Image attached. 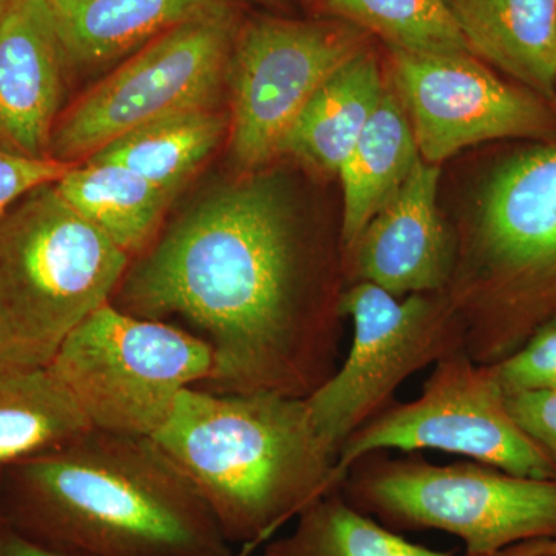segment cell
Here are the masks:
<instances>
[{
  "instance_id": "cell-1",
  "label": "cell",
  "mask_w": 556,
  "mask_h": 556,
  "mask_svg": "<svg viewBox=\"0 0 556 556\" xmlns=\"http://www.w3.org/2000/svg\"><path fill=\"white\" fill-rule=\"evenodd\" d=\"M283 181L254 174L212 190L131 260L116 308L181 318L206 340L204 390L306 399L340 365V298Z\"/></svg>"
},
{
  "instance_id": "cell-2",
  "label": "cell",
  "mask_w": 556,
  "mask_h": 556,
  "mask_svg": "<svg viewBox=\"0 0 556 556\" xmlns=\"http://www.w3.org/2000/svg\"><path fill=\"white\" fill-rule=\"evenodd\" d=\"M2 521L89 556H229L206 504L152 438L84 431L5 468Z\"/></svg>"
},
{
  "instance_id": "cell-3",
  "label": "cell",
  "mask_w": 556,
  "mask_h": 556,
  "mask_svg": "<svg viewBox=\"0 0 556 556\" xmlns=\"http://www.w3.org/2000/svg\"><path fill=\"white\" fill-rule=\"evenodd\" d=\"M153 439L230 544L255 546L340 490L338 456L314 426L306 399L188 388Z\"/></svg>"
},
{
  "instance_id": "cell-4",
  "label": "cell",
  "mask_w": 556,
  "mask_h": 556,
  "mask_svg": "<svg viewBox=\"0 0 556 556\" xmlns=\"http://www.w3.org/2000/svg\"><path fill=\"white\" fill-rule=\"evenodd\" d=\"M448 288L464 350L481 365L500 364L556 314V144L493 172Z\"/></svg>"
},
{
  "instance_id": "cell-5",
  "label": "cell",
  "mask_w": 556,
  "mask_h": 556,
  "mask_svg": "<svg viewBox=\"0 0 556 556\" xmlns=\"http://www.w3.org/2000/svg\"><path fill=\"white\" fill-rule=\"evenodd\" d=\"M131 257L40 186L0 217V362L49 367L64 340L109 305Z\"/></svg>"
},
{
  "instance_id": "cell-6",
  "label": "cell",
  "mask_w": 556,
  "mask_h": 556,
  "mask_svg": "<svg viewBox=\"0 0 556 556\" xmlns=\"http://www.w3.org/2000/svg\"><path fill=\"white\" fill-rule=\"evenodd\" d=\"M340 493L394 532L439 530L459 538L467 555L497 556L556 538V479L517 477L484 464L437 466L371 453L348 468Z\"/></svg>"
},
{
  "instance_id": "cell-7",
  "label": "cell",
  "mask_w": 556,
  "mask_h": 556,
  "mask_svg": "<svg viewBox=\"0 0 556 556\" xmlns=\"http://www.w3.org/2000/svg\"><path fill=\"white\" fill-rule=\"evenodd\" d=\"M49 368L91 428L153 439L179 394L211 379L214 353L193 332L109 303L64 340Z\"/></svg>"
},
{
  "instance_id": "cell-8",
  "label": "cell",
  "mask_w": 556,
  "mask_h": 556,
  "mask_svg": "<svg viewBox=\"0 0 556 556\" xmlns=\"http://www.w3.org/2000/svg\"><path fill=\"white\" fill-rule=\"evenodd\" d=\"M239 28V11H232L153 39L62 113L50 159L79 164L152 121L217 108Z\"/></svg>"
},
{
  "instance_id": "cell-9",
  "label": "cell",
  "mask_w": 556,
  "mask_h": 556,
  "mask_svg": "<svg viewBox=\"0 0 556 556\" xmlns=\"http://www.w3.org/2000/svg\"><path fill=\"white\" fill-rule=\"evenodd\" d=\"M387 450H438L517 477L556 479L554 460L508 412L492 365L477 364L464 348L434 364L419 397L388 405L346 439L336 459L339 484L358 459Z\"/></svg>"
},
{
  "instance_id": "cell-10",
  "label": "cell",
  "mask_w": 556,
  "mask_h": 556,
  "mask_svg": "<svg viewBox=\"0 0 556 556\" xmlns=\"http://www.w3.org/2000/svg\"><path fill=\"white\" fill-rule=\"evenodd\" d=\"M439 294L396 298L367 281L343 291L340 314L353 325L350 350L306 397L314 426L336 456L357 428L390 405L405 379L464 348L452 302Z\"/></svg>"
},
{
  "instance_id": "cell-11",
  "label": "cell",
  "mask_w": 556,
  "mask_h": 556,
  "mask_svg": "<svg viewBox=\"0 0 556 556\" xmlns=\"http://www.w3.org/2000/svg\"><path fill=\"white\" fill-rule=\"evenodd\" d=\"M364 49V30L350 22L257 17L239 28L228 68L237 167L251 172L280 156L288 131L321 84Z\"/></svg>"
},
{
  "instance_id": "cell-12",
  "label": "cell",
  "mask_w": 556,
  "mask_h": 556,
  "mask_svg": "<svg viewBox=\"0 0 556 556\" xmlns=\"http://www.w3.org/2000/svg\"><path fill=\"white\" fill-rule=\"evenodd\" d=\"M399 97L420 159L441 164L460 150L503 138H546L551 109L530 91L508 86L468 53L424 54L391 49Z\"/></svg>"
},
{
  "instance_id": "cell-13",
  "label": "cell",
  "mask_w": 556,
  "mask_h": 556,
  "mask_svg": "<svg viewBox=\"0 0 556 556\" xmlns=\"http://www.w3.org/2000/svg\"><path fill=\"white\" fill-rule=\"evenodd\" d=\"M441 167L420 160L407 181L351 248L354 283L396 298L434 294L452 283L456 254L438 211Z\"/></svg>"
},
{
  "instance_id": "cell-14",
  "label": "cell",
  "mask_w": 556,
  "mask_h": 556,
  "mask_svg": "<svg viewBox=\"0 0 556 556\" xmlns=\"http://www.w3.org/2000/svg\"><path fill=\"white\" fill-rule=\"evenodd\" d=\"M65 73L47 0H13L0 25V148L50 159Z\"/></svg>"
},
{
  "instance_id": "cell-15",
  "label": "cell",
  "mask_w": 556,
  "mask_h": 556,
  "mask_svg": "<svg viewBox=\"0 0 556 556\" xmlns=\"http://www.w3.org/2000/svg\"><path fill=\"white\" fill-rule=\"evenodd\" d=\"M67 73H87L137 53L188 22L232 13L237 0H47Z\"/></svg>"
},
{
  "instance_id": "cell-16",
  "label": "cell",
  "mask_w": 556,
  "mask_h": 556,
  "mask_svg": "<svg viewBox=\"0 0 556 556\" xmlns=\"http://www.w3.org/2000/svg\"><path fill=\"white\" fill-rule=\"evenodd\" d=\"M471 54L544 98L556 90V0H444Z\"/></svg>"
},
{
  "instance_id": "cell-17",
  "label": "cell",
  "mask_w": 556,
  "mask_h": 556,
  "mask_svg": "<svg viewBox=\"0 0 556 556\" xmlns=\"http://www.w3.org/2000/svg\"><path fill=\"white\" fill-rule=\"evenodd\" d=\"M383 93L378 61L364 49L321 84L292 124L280 155L339 174Z\"/></svg>"
},
{
  "instance_id": "cell-18",
  "label": "cell",
  "mask_w": 556,
  "mask_h": 556,
  "mask_svg": "<svg viewBox=\"0 0 556 556\" xmlns=\"http://www.w3.org/2000/svg\"><path fill=\"white\" fill-rule=\"evenodd\" d=\"M420 160L404 102L386 90L338 174L343 188L340 241L345 251H351L368 223L396 195Z\"/></svg>"
},
{
  "instance_id": "cell-19",
  "label": "cell",
  "mask_w": 556,
  "mask_h": 556,
  "mask_svg": "<svg viewBox=\"0 0 556 556\" xmlns=\"http://www.w3.org/2000/svg\"><path fill=\"white\" fill-rule=\"evenodd\" d=\"M226 135L228 113L217 108L188 110L127 131L87 160L126 167L174 200Z\"/></svg>"
},
{
  "instance_id": "cell-20",
  "label": "cell",
  "mask_w": 556,
  "mask_h": 556,
  "mask_svg": "<svg viewBox=\"0 0 556 556\" xmlns=\"http://www.w3.org/2000/svg\"><path fill=\"white\" fill-rule=\"evenodd\" d=\"M70 206L101 229L131 260L160 236L172 200L148 179L118 166L86 160L54 182Z\"/></svg>"
},
{
  "instance_id": "cell-21",
  "label": "cell",
  "mask_w": 556,
  "mask_h": 556,
  "mask_svg": "<svg viewBox=\"0 0 556 556\" xmlns=\"http://www.w3.org/2000/svg\"><path fill=\"white\" fill-rule=\"evenodd\" d=\"M90 428L49 367L0 362V470L61 447Z\"/></svg>"
},
{
  "instance_id": "cell-22",
  "label": "cell",
  "mask_w": 556,
  "mask_h": 556,
  "mask_svg": "<svg viewBox=\"0 0 556 556\" xmlns=\"http://www.w3.org/2000/svg\"><path fill=\"white\" fill-rule=\"evenodd\" d=\"M295 519L292 532L262 556H452L405 540L351 506L340 490L318 497Z\"/></svg>"
},
{
  "instance_id": "cell-23",
  "label": "cell",
  "mask_w": 556,
  "mask_h": 556,
  "mask_svg": "<svg viewBox=\"0 0 556 556\" xmlns=\"http://www.w3.org/2000/svg\"><path fill=\"white\" fill-rule=\"evenodd\" d=\"M343 21L409 53H470L444 0H321Z\"/></svg>"
},
{
  "instance_id": "cell-24",
  "label": "cell",
  "mask_w": 556,
  "mask_h": 556,
  "mask_svg": "<svg viewBox=\"0 0 556 556\" xmlns=\"http://www.w3.org/2000/svg\"><path fill=\"white\" fill-rule=\"evenodd\" d=\"M492 368L506 396L525 391H556V314Z\"/></svg>"
},
{
  "instance_id": "cell-25",
  "label": "cell",
  "mask_w": 556,
  "mask_h": 556,
  "mask_svg": "<svg viewBox=\"0 0 556 556\" xmlns=\"http://www.w3.org/2000/svg\"><path fill=\"white\" fill-rule=\"evenodd\" d=\"M75 166L53 159H28L0 148V217L31 190L60 181Z\"/></svg>"
},
{
  "instance_id": "cell-26",
  "label": "cell",
  "mask_w": 556,
  "mask_h": 556,
  "mask_svg": "<svg viewBox=\"0 0 556 556\" xmlns=\"http://www.w3.org/2000/svg\"><path fill=\"white\" fill-rule=\"evenodd\" d=\"M506 402L527 437L556 464V391L507 394Z\"/></svg>"
},
{
  "instance_id": "cell-27",
  "label": "cell",
  "mask_w": 556,
  "mask_h": 556,
  "mask_svg": "<svg viewBox=\"0 0 556 556\" xmlns=\"http://www.w3.org/2000/svg\"><path fill=\"white\" fill-rule=\"evenodd\" d=\"M0 556H89L79 554V552L70 551V548L54 546V544L43 543L28 535H24L20 530L7 526L2 521L0 526Z\"/></svg>"
},
{
  "instance_id": "cell-28",
  "label": "cell",
  "mask_w": 556,
  "mask_h": 556,
  "mask_svg": "<svg viewBox=\"0 0 556 556\" xmlns=\"http://www.w3.org/2000/svg\"><path fill=\"white\" fill-rule=\"evenodd\" d=\"M556 555V538L554 540L532 541V543L518 544L504 551L497 556H551Z\"/></svg>"
},
{
  "instance_id": "cell-29",
  "label": "cell",
  "mask_w": 556,
  "mask_h": 556,
  "mask_svg": "<svg viewBox=\"0 0 556 556\" xmlns=\"http://www.w3.org/2000/svg\"><path fill=\"white\" fill-rule=\"evenodd\" d=\"M11 2L13 0H0V25H2L3 17H5L7 11H9Z\"/></svg>"
},
{
  "instance_id": "cell-30",
  "label": "cell",
  "mask_w": 556,
  "mask_h": 556,
  "mask_svg": "<svg viewBox=\"0 0 556 556\" xmlns=\"http://www.w3.org/2000/svg\"><path fill=\"white\" fill-rule=\"evenodd\" d=\"M255 2L263 3V5H276L277 0H255Z\"/></svg>"
},
{
  "instance_id": "cell-31",
  "label": "cell",
  "mask_w": 556,
  "mask_h": 556,
  "mask_svg": "<svg viewBox=\"0 0 556 556\" xmlns=\"http://www.w3.org/2000/svg\"><path fill=\"white\" fill-rule=\"evenodd\" d=\"M0 526H2V508H0Z\"/></svg>"
},
{
  "instance_id": "cell-32",
  "label": "cell",
  "mask_w": 556,
  "mask_h": 556,
  "mask_svg": "<svg viewBox=\"0 0 556 556\" xmlns=\"http://www.w3.org/2000/svg\"><path fill=\"white\" fill-rule=\"evenodd\" d=\"M554 100H555V102H556V90H555V94H554Z\"/></svg>"
},
{
  "instance_id": "cell-33",
  "label": "cell",
  "mask_w": 556,
  "mask_h": 556,
  "mask_svg": "<svg viewBox=\"0 0 556 556\" xmlns=\"http://www.w3.org/2000/svg\"><path fill=\"white\" fill-rule=\"evenodd\" d=\"M466 556H475V555H467V554H466Z\"/></svg>"
},
{
  "instance_id": "cell-34",
  "label": "cell",
  "mask_w": 556,
  "mask_h": 556,
  "mask_svg": "<svg viewBox=\"0 0 556 556\" xmlns=\"http://www.w3.org/2000/svg\"><path fill=\"white\" fill-rule=\"evenodd\" d=\"M551 556H556V555H551Z\"/></svg>"
},
{
  "instance_id": "cell-35",
  "label": "cell",
  "mask_w": 556,
  "mask_h": 556,
  "mask_svg": "<svg viewBox=\"0 0 556 556\" xmlns=\"http://www.w3.org/2000/svg\"><path fill=\"white\" fill-rule=\"evenodd\" d=\"M311 2H313V0H311Z\"/></svg>"
}]
</instances>
